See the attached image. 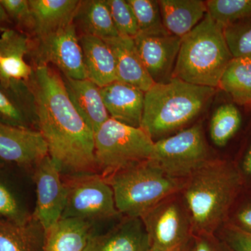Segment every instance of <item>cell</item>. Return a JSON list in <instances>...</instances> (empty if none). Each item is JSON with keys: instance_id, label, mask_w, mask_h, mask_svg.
<instances>
[{"instance_id": "2", "label": "cell", "mask_w": 251, "mask_h": 251, "mask_svg": "<svg viewBox=\"0 0 251 251\" xmlns=\"http://www.w3.org/2000/svg\"><path fill=\"white\" fill-rule=\"evenodd\" d=\"M242 184V173L226 160L211 159L186 179L181 193L191 214L193 236L215 234L228 218Z\"/></svg>"}, {"instance_id": "31", "label": "cell", "mask_w": 251, "mask_h": 251, "mask_svg": "<svg viewBox=\"0 0 251 251\" xmlns=\"http://www.w3.org/2000/svg\"><path fill=\"white\" fill-rule=\"evenodd\" d=\"M34 115L14 96L0 86V122L21 128H31Z\"/></svg>"}, {"instance_id": "18", "label": "cell", "mask_w": 251, "mask_h": 251, "mask_svg": "<svg viewBox=\"0 0 251 251\" xmlns=\"http://www.w3.org/2000/svg\"><path fill=\"white\" fill-rule=\"evenodd\" d=\"M68 95L77 112L94 133L110 118L100 87L89 79L62 76Z\"/></svg>"}, {"instance_id": "32", "label": "cell", "mask_w": 251, "mask_h": 251, "mask_svg": "<svg viewBox=\"0 0 251 251\" xmlns=\"http://www.w3.org/2000/svg\"><path fill=\"white\" fill-rule=\"evenodd\" d=\"M106 1L119 35L134 39L139 33V27L127 0H106Z\"/></svg>"}, {"instance_id": "14", "label": "cell", "mask_w": 251, "mask_h": 251, "mask_svg": "<svg viewBox=\"0 0 251 251\" xmlns=\"http://www.w3.org/2000/svg\"><path fill=\"white\" fill-rule=\"evenodd\" d=\"M135 46L147 72L155 83L168 82L173 77L181 39L171 34L138 33Z\"/></svg>"}, {"instance_id": "29", "label": "cell", "mask_w": 251, "mask_h": 251, "mask_svg": "<svg viewBox=\"0 0 251 251\" xmlns=\"http://www.w3.org/2000/svg\"><path fill=\"white\" fill-rule=\"evenodd\" d=\"M207 13L223 27L251 15V0H208Z\"/></svg>"}, {"instance_id": "30", "label": "cell", "mask_w": 251, "mask_h": 251, "mask_svg": "<svg viewBox=\"0 0 251 251\" xmlns=\"http://www.w3.org/2000/svg\"><path fill=\"white\" fill-rule=\"evenodd\" d=\"M224 32L233 58L251 57V15L226 26Z\"/></svg>"}, {"instance_id": "36", "label": "cell", "mask_w": 251, "mask_h": 251, "mask_svg": "<svg viewBox=\"0 0 251 251\" xmlns=\"http://www.w3.org/2000/svg\"><path fill=\"white\" fill-rule=\"evenodd\" d=\"M229 225L245 233L251 234V202L241 206L234 214Z\"/></svg>"}, {"instance_id": "8", "label": "cell", "mask_w": 251, "mask_h": 251, "mask_svg": "<svg viewBox=\"0 0 251 251\" xmlns=\"http://www.w3.org/2000/svg\"><path fill=\"white\" fill-rule=\"evenodd\" d=\"M67 196L61 219H79L94 223L120 215L114 193L106 179L99 173L65 176Z\"/></svg>"}, {"instance_id": "21", "label": "cell", "mask_w": 251, "mask_h": 251, "mask_svg": "<svg viewBox=\"0 0 251 251\" xmlns=\"http://www.w3.org/2000/svg\"><path fill=\"white\" fill-rule=\"evenodd\" d=\"M34 18V35H46L74 22L78 0H29Z\"/></svg>"}, {"instance_id": "27", "label": "cell", "mask_w": 251, "mask_h": 251, "mask_svg": "<svg viewBox=\"0 0 251 251\" xmlns=\"http://www.w3.org/2000/svg\"><path fill=\"white\" fill-rule=\"evenodd\" d=\"M31 217L32 214L23 202L19 193L6 176L0 172V221L24 225Z\"/></svg>"}, {"instance_id": "4", "label": "cell", "mask_w": 251, "mask_h": 251, "mask_svg": "<svg viewBox=\"0 0 251 251\" xmlns=\"http://www.w3.org/2000/svg\"><path fill=\"white\" fill-rule=\"evenodd\" d=\"M232 59L224 27L207 13L192 31L181 38L172 78L216 88Z\"/></svg>"}, {"instance_id": "26", "label": "cell", "mask_w": 251, "mask_h": 251, "mask_svg": "<svg viewBox=\"0 0 251 251\" xmlns=\"http://www.w3.org/2000/svg\"><path fill=\"white\" fill-rule=\"evenodd\" d=\"M242 114L232 103L221 105L211 117L209 134L213 143L224 147L237 133L242 125Z\"/></svg>"}, {"instance_id": "23", "label": "cell", "mask_w": 251, "mask_h": 251, "mask_svg": "<svg viewBox=\"0 0 251 251\" xmlns=\"http://www.w3.org/2000/svg\"><path fill=\"white\" fill-rule=\"evenodd\" d=\"M74 23L82 34L102 39L119 36L106 0L80 1L74 18Z\"/></svg>"}, {"instance_id": "16", "label": "cell", "mask_w": 251, "mask_h": 251, "mask_svg": "<svg viewBox=\"0 0 251 251\" xmlns=\"http://www.w3.org/2000/svg\"><path fill=\"white\" fill-rule=\"evenodd\" d=\"M110 118L135 128H140L145 93L128 84L116 80L100 87Z\"/></svg>"}, {"instance_id": "40", "label": "cell", "mask_w": 251, "mask_h": 251, "mask_svg": "<svg viewBox=\"0 0 251 251\" xmlns=\"http://www.w3.org/2000/svg\"><path fill=\"white\" fill-rule=\"evenodd\" d=\"M5 165V163L4 161H1V159H0V168H3Z\"/></svg>"}, {"instance_id": "19", "label": "cell", "mask_w": 251, "mask_h": 251, "mask_svg": "<svg viewBox=\"0 0 251 251\" xmlns=\"http://www.w3.org/2000/svg\"><path fill=\"white\" fill-rule=\"evenodd\" d=\"M79 41L87 79L99 87L117 80L116 62L113 52L103 39L82 34Z\"/></svg>"}, {"instance_id": "38", "label": "cell", "mask_w": 251, "mask_h": 251, "mask_svg": "<svg viewBox=\"0 0 251 251\" xmlns=\"http://www.w3.org/2000/svg\"><path fill=\"white\" fill-rule=\"evenodd\" d=\"M9 16H8L6 11H5L4 7H3L2 5H1V2H0V25L9 22Z\"/></svg>"}, {"instance_id": "37", "label": "cell", "mask_w": 251, "mask_h": 251, "mask_svg": "<svg viewBox=\"0 0 251 251\" xmlns=\"http://www.w3.org/2000/svg\"><path fill=\"white\" fill-rule=\"evenodd\" d=\"M242 171L244 174L251 176V145L243 160Z\"/></svg>"}, {"instance_id": "11", "label": "cell", "mask_w": 251, "mask_h": 251, "mask_svg": "<svg viewBox=\"0 0 251 251\" xmlns=\"http://www.w3.org/2000/svg\"><path fill=\"white\" fill-rule=\"evenodd\" d=\"M32 49L36 65H49L50 63L62 73L63 76L76 80L87 79L82 48L74 22L36 38Z\"/></svg>"}, {"instance_id": "13", "label": "cell", "mask_w": 251, "mask_h": 251, "mask_svg": "<svg viewBox=\"0 0 251 251\" xmlns=\"http://www.w3.org/2000/svg\"><path fill=\"white\" fill-rule=\"evenodd\" d=\"M49 156L45 139L39 130L0 122V159L27 170Z\"/></svg>"}, {"instance_id": "22", "label": "cell", "mask_w": 251, "mask_h": 251, "mask_svg": "<svg viewBox=\"0 0 251 251\" xmlns=\"http://www.w3.org/2000/svg\"><path fill=\"white\" fill-rule=\"evenodd\" d=\"M94 224L79 219H61L46 230L44 251H84Z\"/></svg>"}, {"instance_id": "17", "label": "cell", "mask_w": 251, "mask_h": 251, "mask_svg": "<svg viewBox=\"0 0 251 251\" xmlns=\"http://www.w3.org/2000/svg\"><path fill=\"white\" fill-rule=\"evenodd\" d=\"M103 40L110 46L115 56L117 80L137 87L144 92L154 85L140 59L134 39L119 36Z\"/></svg>"}, {"instance_id": "1", "label": "cell", "mask_w": 251, "mask_h": 251, "mask_svg": "<svg viewBox=\"0 0 251 251\" xmlns=\"http://www.w3.org/2000/svg\"><path fill=\"white\" fill-rule=\"evenodd\" d=\"M30 87L34 122L62 175L98 173L94 132L69 98L62 75L49 65L39 64Z\"/></svg>"}, {"instance_id": "28", "label": "cell", "mask_w": 251, "mask_h": 251, "mask_svg": "<svg viewBox=\"0 0 251 251\" xmlns=\"http://www.w3.org/2000/svg\"><path fill=\"white\" fill-rule=\"evenodd\" d=\"M136 18L139 33L168 34L163 25L159 3L156 0H127Z\"/></svg>"}, {"instance_id": "41", "label": "cell", "mask_w": 251, "mask_h": 251, "mask_svg": "<svg viewBox=\"0 0 251 251\" xmlns=\"http://www.w3.org/2000/svg\"><path fill=\"white\" fill-rule=\"evenodd\" d=\"M0 59H1V56H0Z\"/></svg>"}, {"instance_id": "10", "label": "cell", "mask_w": 251, "mask_h": 251, "mask_svg": "<svg viewBox=\"0 0 251 251\" xmlns=\"http://www.w3.org/2000/svg\"><path fill=\"white\" fill-rule=\"evenodd\" d=\"M31 48L25 33L0 28V86L33 113L30 84L34 69L25 60Z\"/></svg>"}, {"instance_id": "15", "label": "cell", "mask_w": 251, "mask_h": 251, "mask_svg": "<svg viewBox=\"0 0 251 251\" xmlns=\"http://www.w3.org/2000/svg\"><path fill=\"white\" fill-rule=\"evenodd\" d=\"M150 239L140 218L125 217L113 228L89 237L84 251H150Z\"/></svg>"}, {"instance_id": "12", "label": "cell", "mask_w": 251, "mask_h": 251, "mask_svg": "<svg viewBox=\"0 0 251 251\" xmlns=\"http://www.w3.org/2000/svg\"><path fill=\"white\" fill-rule=\"evenodd\" d=\"M58 166L46 156L33 170L36 186V205L32 216L45 230L62 218L67 201V191Z\"/></svg>"}, {"instance_id": "35", "label": "cell", "mask_w": 251, "mask_h": 251, "mask_svg": "<svg viewBox=\"0 0 251 251\" xmlns=\"http://www.w3.org/2000/svg\"><path fill=\"white\" fill-rule=\"evenodd\" d=\"M193 251H232L224 240L215 234L193 236Z\"/></svg>"}, {"instance_id": "5", "label": "cell", "mask_w": 251, "mask_h": 251, "mask_svg": "<svg viewBox=\"0 0 251 251\" xmlns=\"http://www.w3.org/2000/svg\"><path fill=\"white\" fill-rule=\"evenodd\" d=\"M105 179L113 191L120 214L140 219L163 200L181 192L186 183V179L172 177L151 160L117 171Z\"/></svg>"}, {"instance_id": "7", "label": "cell", "mask_w": 251, "mask_h": 251, "mask_svg": "<svg viewBox=\"0 0 251 251\" xmlns=\"http://www.w3.org/2000/svg\"><path fill=\"white\" fill-rule=\"evenodd\" d=\"M141 219L150 251H182L193 239L192 220L181 192L163 200Z\"/></svg>"}, {"instance_id": "6", "label": "cell", "mask_w": 251, "mask_h": 251, "mask_svg": "<svg viewBox=\"0 0 251 251\" xmlns=\"http://www.w3.org/2000/svg\"><path fill=\"white\" fill-rule=\"evenodd\" d=\"M94 156L104 177L152 157L154 141L141 128L110 118L94 133Z\"/></svg>"}, {"instance_id": "24", "label": "cell", "mask_w": 251, "mask_h": 251, "mask_svg": "<svg viewBox=\"0 0 251 251\" xmlns=\"http://www.w3.org/2000/svg\"><path fill=\"white\" fill-rule=\"evenodd\" d=\"M46 230L31 217L27 224L0 221V251H44Z\"/></svg>"}, {"instance_id": "39", "label": "cell", "mask_w": 251, "mask_h": 251, "mask_svg": "<svg viewBox=\"0 0 251 251\" xmlns=\"http://www.w3.org/2000/svg\"><path fill=\"white\" fill-rule=\"evenodd\" d=\"M182 251H193V238Z\"/></svg>"}, {"instance_id": "9", "label": "cell", "mask_w": 251, "mask_h": 251, "mask_svg": "<svg viewBox=\"0 0 251 251\" xmlns=\"http://www.w3.org/2000/svg\"><path fill=\"white\" fill-rule=\"evenodd\" d=\"M151 161L173 178L186 179L211 160L201 124L154 142Z\"/></svg>"}, {"instance_id": "33", "label": "cell", "mask_w": 251, "mask_h": 251, "mask_svg": "<svg viewBox=\"0 0 251 251\" xmlns=\"http://www.w3.org/2000/svg\"><path fill=\"white\" fill-rule=\"evenodd\" d=\"M13 21L23 30L34 34V23L29 0H0Z\"/></svg>"}, {"instance_id": "34", "label": "cell", "mask_w": 251, "mask_h": 251, "mask_svg": "<svg viewBox=\"0 0 251 251\" xmlns=\"http://www.w3.org/2000/svg\"><path fill=\"white\" fill-rule=\"evenodd\" d=\"M224 234L225 242L232 251H251V234L229 224L225 228Z\"/></svg>"}, {"instance_id": "3", "label": "cell", "mask_w": 251, "mask_h": 251, "mask_svg": "<svg viewBox=\"0 0 251 251\" xmlns=\"http://www.w3.org/2000/svg\"><path fill=\"white\" fill-rule=\"evenodd\" d=\"M215 92L177 78L155 83L145 93L140 128L154 142L175 134L202 113Z\"/></svg>"}, {"instance_id": "20", "label": "cell", "mask_w": 251, "mask_h": 251, "mask_svg": "<svg viewBox=\"0 0 251 251\" xmlns=\"http://www.w3.org/2000/svg\"><path fill=\"white\" fill-rule=\"evenodd\" d=\"M163 25L171 35L183 38L207 14L206 1L201 0H160Z\"/></svg>"}, {"instance_id": "25", "label": "cell", "mask_w": 251, "mask_h": 251, "mask_svg": "<svg viewBox=\"0 0 251 251\" xmlns=\"http://www.w3.org/2000/svg\"><path fill=\"white\" fill-rule=\"evenodd\" d=\"M239 105L251 104V57L233 58L219 81V87Z\"/></svg>"}]
</instances>
